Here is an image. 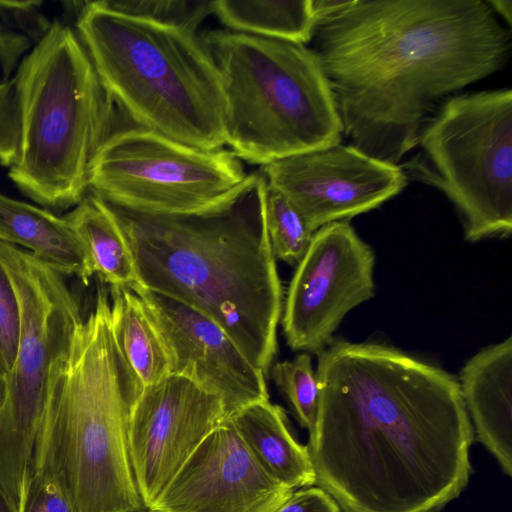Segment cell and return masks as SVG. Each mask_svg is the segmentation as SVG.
Returning <instances> with one entry per match:
<instances>
[{
    "label": "cell",
    "mask_w": 512,
    "mask_h": 512,
    "mask_svg": "<svg viewBox=\"0 0 512 512\" xmlns=\"http://www.w3.org/2000/svg\"><path fill=\"white\" fill-rule=\"evenodd\" d=\"M307 449L342 512H437L466 488L473 427L458 379L378 343L318 354Z\"/></svg>",
    "instance_id": "cell-1"
},
{
    "label": "cell",
    "mask_w": 512,
    "mask_h": 512,
    "mask_svg": "<svg viewBox=\"0 0 512 512\" xmlns=\"http://www.w3.org/2000/svg\"><path fill=\"white\" fill-rule=\"evenodd\" d=\"M510 31L485 0H352L313 35L343 136L398 165L437 101L505 65Z\"/></svg>",
    "instance_id": "cell-2"
},
{
    "label": "cell",
    "mask_w": 512,
    "mask_h": 512,
    "mask_svg": "<svg viewBox=\"0 0 512 512\" xmlns=\"http://www.w3.org/2000/svg\"><path fill=\"white\" fill-rule=\"evenodd\" d=\"M265 192L264 175L253 172L199 212L150 213L100 199L128 243L138 284L212 319L267 376L283 291L266 229Z\"/></svg>",
    "instance_id": "cell-3"
},
{
    "label": "cell",
    "mask_w": 512,
    "mask_h": 512,
    "mask_svg": "<svg viewBox=\"0 0 512 512\" xmlns=\"http://www.w3.org/2000/svg\"><path fill=\"white\" fill-rule=\"evenodd\" d=\"M143 387L117 347L109 295L98 286L93 309L50 368L32 475L57 474L78 512L144 511L129 451Z\"/></svg>",
    "instance_id": "cell-4"
},
{
    "label": "cell",
    "mask_w": 512,
    "mask_h": 512,
    "mask_svg": "<svg viewBox=\"0 0 512 512\" xmlns=\"http://www.w3.org/2000/svg\"><path fill=\"white\" fill-rule=\"evenodd\" d=\"M75 31L106 91L143 128L201 150L222 149L219 72L193 33L86 1Z\"/></svg>",
    "instance_id": "cell-5"
},
{
    "label": "cell",
    "mask_w": 512,
    "mask_h": 512,
    "mask_svg": "<svg viewBox=\"0 0 512 512\" xmlns=\"http://www.w3.org/2000/svg\"><path fill=\"white\" fill-rule=\"evenodd\" d=\"M20 146L8 176L50 211L75 207L89 193L93 160L116 131V104L75 29L56 19L14 77Z\"/></svg>",
    "instance_id": "cell-6"
},
{
    "label": "cell",
    "mask_w": 512,
    "mask_h": 512,
    "mask_svg": "<svg viewBox=\"0 0 512 512\" xmlns=\"http://www.w3.org/2000/svg\"><path fill=\"white\" fill-rule=\"evenodd\" d=\"M220 76L225 142L261 166L342 142L334 94L315 50L228 29L199 36Z\"/></svg>",
    "instance_id": "cell-7"
},
{
    "label": "cell",
    "mask_w": 512,
    "mask_h": 512,
    "mask_svg": "<svg viewBox=\"0 0 512 512\" xmlns=\"http://www.w3.org/2000/svg\"><path fill=\"white\" fill-rule=\"evenodd\" d=\"M419 151L402 164L413 180L441 191L470 242L512 231V90L448 98L424 124Z\"/></svg>",
    "instance_id": "cell-8"
},
{
    "label": "cell",
    "mask_w": 512,
    "mask_h": 512,
    "mask_svg": "<svg viewBox=\"0 0 512 512\" xmlns=\"http://www.w3.org/2000/svg\"><path fill=\"white\" fill-rule=\"evenodd\" d=\"M20 307L14 367L0 405V486L22 512L43 413L49 372L82 321L67 276L19 247L0 242Z\"/></svg>",
    "instance_id": "cell-9"
},
{
    "label": "cell",
    "mask_w": 512,
    "mask_h": 512,
    "mask_svg": "<svg viewBox=\"0 0 512 512\" xmlns=\"http://www.w3.org/2000/svg\"><path fill=\"white\" fill-rule=\"evenodd\" d=\"M246 176L231 151L197 149L138 127L113 133L100 147L89 193L144 212L192 213L224 199Z\"/></svg>",
    "instance_id": "cell-10"
},
{
    "label": "cell",
    "mask_w": 512,
    "mask_h": 512,
    "mask_svg": "<svg viewBox=\"0 0 512 512\" xmlns=\"http://www.w3.org/2000/svg\"><path fill=\"white\" fill-rule=\"evenodd\" d=\"M375 254L349 221L318 229L296 264L281 315L293 351L319 354L346 314L375 293Z\"/></svg>",
    "instance_id": "cell-11"
},
{
    "label": "cell",
    "mask_w": 512,
    "mask_h": 512,
    "mask_svg": "<svg viewBox=\"0 0 512 512\" xmlns=\"http://www.w3.org/2000/svg\"><path fill=\"white\" fill-rule=\"evenodd\" d=\"M262 168L267 185L295 208L312 232L377 208L399 194L408 180L400 165L342 143Z\"/></svg>",
    "instance_id": "cell-12"
},
{
    "label": "cell",
    "mask_w": 512,
    "mask_h": 512,
    "mask_svg": "<svg viewBox=\"0 0 512 512\" xmlns=\"http://www.w3.org/2000/svg\"><path fill=\"white\" fill-rule=\"evenodd\" d=\"M227 417L221 399L185 377L171 374L143 387L131 410L129 451L146 509L152 507L203 439Z\"/></svg>",
    "instance_id": "cell-13"
},
{
    "label": "cell",
    "mask_w": 512,
    "mask_h": 512,
    "mask_svg": "<svg viewBox=\"0 0 512 512\" xmlns=\"http://www.w3.org/2000/svg\"><path fill=\"white\" fill-rule=\"evenodd\" d=\"M143 300L169 353L171 374L185 377L222 400L228 417L269 400L265 374L212 319L191 306L139 284Z\"/></svg>",
    "instance_id": "cell-14"
},
{
    "label": "cell",
    "mask_w": 512,
    "mask_h": 512,
    "mask_svg": "<svg viewBox=\"0 0 512 512\" xmlns=\"http://www.w3.org/2000/svg\"><path fill=\"white\" fill-rule=\"evenodd\" d=\"M293 491L260 466L227 417L197 446L151 508L275 512Z\"/></svg>",
    "instance_id": "cell-15"
},
{
    "label": "cell",
    "mask_w": 512,
    "mask_h": 512,
    "mask_svg": "<svg viewBox=\"0 0 512 512\" xmlns=\"http://www.w3.org/2000/svg\"><path fill=\"white\" fill-rule=\"evenodd\" d=\"M474 436L512 476V338L482 349L459 376Z\"/></svg>",
    "instance_id": "cell-16"
},
{
    "label": "cell",
    "mask_w": 512,
    "mask_h": 512,
    "mask_svg": "<svg viewBox=\"0 0 512 512\" xmlns=\"http://www.w3.org/2000/svg\"><path fill=\"white\" fill-rule=\"evenodd\" d=\"M0 242L28 251L87 285L93 273L85 251L64 217L0 192Z\"/></svg>",
    "instance_id": "cell-17"
},
{
    "label": "cell",
    "mask_w": 512,
    "mask_h": 512,
    "mask_svg": "<svg viewBox=\"0 0 512 512\" xmlns=\"http://www.w3.org/2000/svg\"><path fill=\"white\" fill-rule=\"evenodd\" d=\"M260 466L284 486L315 485L306 445L293 436L285 410L270 400L251 404L228 417Z\"/></svg>",
    "instance_id": "cell-18"
},
{
    "label": "cell",
    "mask_w": 512,
    "mask_h": 512,
    "mask_svg": "<svg viewBox=\"0 0 512 512\" xmlns=\"http://www.w3.org/2000/svg\"><path fill=\"white\" fill-rule=\"evenodd\" d=\"M77 235L90 269L105 284H138L133 257L123 232L105 203L88 193L63 216Z\"/></svg>",
    "instance_id": "cell-19"
},
{
    "label": "cell",
    "mask_w": 512,
    "mask_h": 512,
    "mask_svg": "<svg viewBox=\"0 0 512 512\" xmlns=\"http://www.w3.org/2000/svg\"><path fill=\"white\" fill-rule=\"evenodd\" d=\"M109 299L115 342L143 386L171 375L168 350L139 295L127 287L110 286Z\"/></svg>",
    "instance_id": "cell-20"
},
{
    "label": "cell",
    "mask_w": 512,
    "mask_h": 512,
    "mask_svg": "<svg viewBox=\"0 0 512 512\" xmlns=\"http://www.w3.org/2000/svg\"><path fill=\"white\" fill-rule=\"evenodd\" d=\"M213 14L228 30L300 44L313 39L316 26L310 0H217Z\"/></svg>",
    "instance_id": "cell-21"
},
{
    "label": "cell",
    "mask_w": 512,
    "mask_h": 512,
    "mask_svg": "<svg viewBox=\"0 0 512 512\" xmlns=\"http://www.w3.org/2000/svg\"><path fill=\"white\" fill-rule=\"evenodd\" d=\"M264 216L275 260L297 264L307 252L313 235L295 208L266 183Z\"/></svg>",
    "instance_id": "cell-22"
},
{
    "label": "cell",
    "mask_w": 512,
    "mask_h": 512,
    "mask_svg": "<svg viewBox=\"0 0 512 512\" xmlns=\"http://www.w3.org/2000/svg\"><path fill=\"white\" fill-rule=\"evenodd\" d=\"M105 7L155 24L196 34L213 14V1L205 0H102Z\"/></svg>",
    "instance_id": "cell-23"
},
{
    "label": "cell",
    "mask_w": 512,
    "mask_h": 512,
    "mask_svg": "<svg viewBox=\"0 0 512 512\" xmlns=\"http://www.w3.org/2000/svg\"><path fill=\"white\" fill-rule=\"evenodd\" d=\"M270 373L299 425L309 430L316 416L320 393L310 355L302 352L292 360L277 362L270 368Z\"/></svg>",
    "instance_id": "cell-24"
},
{
    "label": "cell",
    "mask_w": 512,
    "mask_h": 512,
    "mask_svg": "<svg viewBox=\"0 0 512 512\" xmlns=\"http://www.w3.org/2000/svg\"><path fill=\"white\" fill-rule=\"evenodd\" d=\"M19 334L18 297L9 274L0 261V370L6 380L14 367Z\"/></svg>",
    "instance_id": "cell-25"
},
{
    "label": "cell",
    "mask_w": 512,
    "mask_h": 512,
    "mask_svg": "<svg viewBox=\"0 0 512 512\" xmlns=\"http://www.w3.org/2000/svg\"><path fill=\"white\" fill-rule=\"evenodd\" d=\"M22 512H78L60 477L48 471L31 477Z\"/></svg>",
    "instance_id": "cell-26"
},
{
    "label": "cell",
    "mask_w": 512,
    "mask_h": 512,
    "mask_svg": "<svg viewBox=\"0 0 512 512\" xmlns=\"http://www.w3.org/2000/svg\"><path fill=\"white\" fill-rule=\"evenodd\" d=\"M42 6L43 2L36 0H0V21L36 45L47 35L52 25Z\"/></svg>",
    "instance_id": "cell-27"
},
{
    "label": "cell",
    "mask_w": 512,
    "mask_h": 512,
    "mask_svg": "<svg viewBox=\"0 0 512 512\" xmlns=\"http://www.w3.org/2000/svg\"><path fill=\"white\" fill-rule=\"evenodd\" d=\"M20 146V111L14 78L0 82V164L10 168Z\"/></svg>",
    "instance_id": "cell-28"
},
{
    "label": "cell",
    "mask_w": 512,
    "mask_h": 512,
    "mask_svg": "<svg viewBox=\"0 0 512 512\" xmlns=\"http://www.w3.org/2000/svg\"><path fill=\"white\" fill-rule=\"evenodd\" d=\"M275 512H342L335 500L318 486L294 490Z\"/></svg>",
    "instance_id": "cell-29"
},
{
    "label": "cell",
    "mask_w": 512,
    "mask_h": 512,
    "mask_svg": "<svg viewBox=\"0 0 512 512\" xmlns=\"http://www.w3.org/2000/svg\"><path fill=\"white\" fill-rule=\"evenodd\" d=\"M30 47L31 42L25 36L10 30L0 21V69L3 81L9 80Z\"/></svg>",
    "instance_id": "cell-30"
},
{
    "label": "cell",
    "mask_w": 512,
    "mask_h": 512,
    "mask_svg": "<svg viewBox=\"0 0 512 512\" xmlns=\"http://www.w3.org/2000/svg\"><path fill=\"white\" fill-rule=\"evenodd\" d=\"M352 0H310L315 23L324 21L348 6Z\"/></svg>",
    "instance_id": "cell-31"
},
{
    "label": "cell",
    "mask_w": 512,
    "mask_h": 512,
    "mask_svg": "<svg viewBox=\"0 0 512 512\" xmlns=\"http://www.w3.org/2000/svg\"><path fill=\"white\" fill-rule=\"evenodd\" d=\"M492 12L499 15L508 29L511 30L512 25V1L511 0H485Z\"/></svg>",
    "instance_id": "cell-32"
},
{
    "label": "cell",
    "mask_w": 512,
    "mask_h": 512,
    "mask_svg": "<svg viewBox=\"0 0 512 512\" xmlns=\"http://www.w3.org/2000/svg\"><path fill=\"white\" fill-rule=\"evenodd\" d=\"M0 512H17L15 506L0 486Z\"/></svg>",
    "instance_id": "cell-33"
},
{
    "label": "cell",
    "mask_w": 512,
    "mask_h": 512,
    "mask_svg": "<svg viewBox=\"0 0 512 512\" xmlns=\"http://www.w3.org/2000/svg\"><path fill=\"white\" fill-rule=\"evenodd\" d=\"M5 389H6V379L0 370V405H1L4 395H5Z\"/></svg>",
    "instance_id": "cell-34"
},
{
    "label": "cell",
    "mask_w": 512,
    "mask_h": 512,
    "mask_svg": "<svg viewBox=\"0 0 512 512\" xmlns=\"http://www.w3.org/2000/svg\"><path fill=\"white\" fill-rule=\"evenodd\" d=\"M142 512H162V511H159V510H156L153 508H149V509H146V511H142Z\"/></svg>",
    "instance_id": "cell-35"
}]
</instances>
